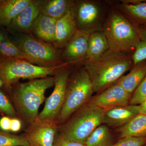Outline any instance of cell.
<instances>
[{
    "label": "cell",
    "instance_id": "10",
    "mask_svg": "<svg viewBox=\"0 0 146 146\" xmlns=\"http://www.w3.org/2000/svg\"><path fill=\"white\" fill-rule=\"evenodd\" d=\"M56 121L36 119L25 131L29 146H54L58 131Z\"/></svg>",
    "mask_w": 146,
    "mask_h": 146
},
{
    "label": "cell",
    "instance_id": "13",
    "mask_svg": "<svg viewBox=\"0 0 146 146\" xmlns=\"http://www.w3.org/2000/svg\"><path fill=\"white\" fill-rule=\"evenodd\" d=\"M42 2L40 0H32L7 28L18 33H30L33 24L41 13Z\"/></svg>",
    "mask_w": 146,
    "mask_h": 146
},
{
    "label": "cell",
    "instance_id": "33",
    "mask_svg": "<svg viewBox=\"0 0 146 146\" xmlns=\"http://www.w3.org/2000/svg\"><path fill=\"white\" fill-rule=\"evenodd\" d=\"M140 107V114L146 115V99L139 105Z\"/></svg>",
    "mask_w": 146,
    "mask_h": 146
},
{
    "label": "cell",
    "instance_id": "29",
    "mask_svg": "<svg viewBox=\"0 0 146 146\" xmlns=\"http://www.w3.org/2000/svg\"><path fill=\"white\" fill-rule=\"evenodd\" d=\"M146 145V137L127 136L121 138L112 146H143Z\"/></svg>",
    "mask_w": 146,
    "mask_h": 146
},
{
    "label": "cell",
    "instance_id": "19",
    "mask_svg": "<svg viewBox=\"0 0 146 146\" xmlns=\"http://www.w3.org/2000/svg\"><path fill=\"white\" fill-rule=\"evenodd\" d=\"M146 76V59L134 64L129 72L118 82L126 91L132 94Z\"/></svg>",
    "mask_w": 146,
    "mask_h": 146
},
{
    "label": "cell",
    "instance_id": "28",
    "mask_svg": "<svg viewBox=\"0 0 146 146\" xmlns=\"http://www.w3.org/2000/svg\"><path fill=\"white\" fill-rule=\"evenodd\" d=\"M0 112L9 117H14L16 112L12 104L4 93L0 91Z\"/></svg>",
    "mask_w": 146,
    "mask_h": 146
},
{
    "label": "cell",
    "instance_id": "36",
    "mask_svg": "<svg viewBox=\"0 0 146 146\" xmlns=\"http://www.w3.org/2000/svg\"><path fill=\"white\" fill-rule=\"evenodd\" d=\"M146 146V145H145V146Z\"/></svg>",
    "mask_w": 146,
    "mask_h": 146
},
{
    "label": "cell",
    "instance_id": "1",
    "mask_svg": "<svg viewBox=\"0 0 146 146\" xmlns=\"http://www.w3.org/2000/svg\"><path fill=\"white\" fill-rule=\"evenodd\" d=\"M83 65L89 76L94 93H100L119 80L134 65L133 54L110 50L95 60L86 59Z\"/></svg>",
    "mask_w": 146,
    "mask_h": 146
},
{
    "label": "cell",
    "instance_id": "30",
    "mask_svg": "<svg viewBox=\"0 0 146 146\" xmlns=\"http://www.w3.org/2000/svg\"><path fill=\"white\" fill-rule=\"evenodd\" d=\"M54 146H86L84 144L71 141L61 134H57Z\"/></svg>",
    "mask_w": 146,
    "mask_h": 146
},
{
    "label": "cell",
    "instance_id": "14",
    "mask_svg": "<svg viewBox=\"0 0 146 146\" xmlns=\"http://www.w3.org/2000/svg\"><path fill=\"white\" fill-rule=\"evenodd\" d=\"M113 5L137 27L146 24V0L112 1Z\"/></svg>",
    "mask_w": 146,
    "mask_h": 146
},
{
    "label": "cell",
    "instance_id": "17",
    "mask_svg": "<svg viewBox=\"0 0 146 146\" xmlns=\"http://www.w3.org/2000/svg\"><path fill=\"white\" fill-rule=\"evenodd\" d=\"M57 20L41 13L33 24L30 34L43 42L53 45L55 41Z\"/></svg>",
    "mask_w": 146,
    "mask_h": 146
},
{
    "label": "cell",
    "instance_id": "27",
    "mask_svg": "<svg viewBox=\"0 0 146 146\" xmlns=\"http://www.w3.org/2000/svg\"><path fill=\"white\" fill-rule=\"evenodd\" d=\"M146 99V76L131 95L129 104L138 105Z\"/></svg>",
    "mask_w": 146,
    "mask_h": 146
},
{
    "label": "cell",
    "instance_id": "16",
    "mask_svg": "<svg viewBox=\"0 0 146 146\" xmlns=\"http://www.w3.org/2000/svg\"><path fill=\"white\" fill-rule=\"evenodd\" d=\"M77 30L74 17L71 9L56 21V39L54 46L58 50L63 48Z\"/></svg>",
    "mask_w": 146,
    "mask_h": 146
},
{
    "label": "cell",
    "instance_id": "7",
    "mask_svg": "<svg viewBox=\"0 0 146 146\" xmlns=\"http://www.w3.org/2000/svg\"><path fill=\"white\" fill-rule=\"evenodd\" d=\"M59 66L43 67L23 59L0 56V78L4 84L9 85L21 79L31 80L54 76Z\"/></svg>",
    "mask_w": 146,
    "mask_h": 146
},
{
    "label": "cell",
    "instance_id": "22",
    "mask_svg": "<svg viewBox=\"0 0 146 146\" xmlns=\"http://www.w3.org/2000/svg\"><path fill=\"white\" fill-rule=\"evenodd\" d=\"M120 138L146 137V115L140 114L118 129Z\"/></svg>",
    "mask_w": 146,
    "mask_h": 146
},
{
    "label": "cell",
    "instance_id": "11",
    "mask_svg": "<svg viewBox=\"0 0 146 146\" xmlns=\"http://www.w3.org/2000/svg\"><path fill=\"white\" fill-rule=\"evenodd\" d=\"M90 34L77 31L71 40L60 50V55L63 63L75 65L83 64L87 59Z\"/></svg>",
    "mask_w": 146,
    "mask_h": 146
},
{
    "label": "cell",
    "instance_id": "24",
    "mask_svg": "<svg viewBox=\"0 0 146 146\" xmlns=\"http://www.w3.org/2000/svg\"><path fill=\"white\" fill-rule=\"evenodd\" d=\"M0 56L23 59L36 65L33 59L20 49L8 37L0 45Z\"/></svg>",
    "mask_w": 146,
    "mask_h": 146
},
{
    "label": "cell",
    "instance_id": "20",
    "mask_svg": "<svg viewBox=\"0 0 146 146\" xmlns=\"http://www.w3.org/2000/svg\"><path fill=\"white\" fill-rule=\"evenodd\" d=\"M110 50L109 44L103 32H95L90 34L88 41L87 59H98Z\"/></svg>",
    "mask_w": 146,
    "mask_h": 146
},
{
    "label": "cell",
    "instance_id": "2",
    "mask_svg": "<svg viewBox=\"0 0 146 146\" xmlns=\"http://www.w3.org/2000/svg\"><path fill=\"white\" fill-rule=\"evenodd\" d=\"M102 31L107 38L110 50L133 54L140 41L138 27L112 6Z\"/></svg>",
    "mask_w": 146,
    "mask_h": 146
},
{
    "label": "cell",
    "instance_id": "5",
    "mask_svg": "<svg viewBox=\"0 0 146 146\" xmlns=\"http://www.w3.org/2000/svg\"><path fill=\"white\" fill-rule=\"evenodd\" d=\"M106 111L89 102L59 125L58 130L65 138L84 144L94 130L104 123Z\"/></svg>",
    "mask_w": 146,
    "mask_h": 146
},
{
    "label": "cell",
    "instance_id": "35",
    "mask_svg": "<svg viewBox=\"0 0 146 146\" xmlns=\"http://www.w3.org/2000/svg\"><path fill=\"white\" fill-rule=\"evenodd\" d=\"M4 84V83L3 81L0 78V89L2 87Z\"/></svg>",
    "mask_w": 146,
    "mask_h": 146
},
{
    "label": "cell",
    "instance_id": "4",
    "mask_svg": "<svg viewBox=\"0 0 146 146\" xmlns=\"http://www.w3.org/2000/svg\"><path fill=\"white\" fill-rule=\"evenodd\" d=\"M54 84V76H49L31 80L16 86L13 91V101L20 115L29 124L39 115V107L44 100L47 89Z\"/></svg>",
    "mask_w": 146,
    "mask_h": 146
},
{
    "label": "cell",
    "instance_id": "21",
    "mask_svg": "<svg viewBox=\"0 0 146 146\" xmlns=\"http://www.w3.org/2000/svg\"><path fill=\"white\" fill-rule=\"evenodd\" d=\"M74 2V0L43 1L41 6V13L58 20L70 10Z\"/></svg>",
    "mask_w": 146,
    "mask_h": 146
},
{
    "label": "cell",
    "instance_id": "32",
    "mask_svg": "<svg viewBox=\"0 0 146 146\" xmlns=\"http://www.w3.org/2000/svg\"><path fill=\"white\" fill-rule=\"evenodd\" d=\"M22 123L21 120L16 118H11V122L10 131L17 132L21 130Z\"/></svg>",
    "mask_w": 146,
    "mask_h": 146
},
{
    "label": "cell",
    "instance_id": "18",
    "mask_svg": "<svg viewBox=\"0 0 146 146\" xmlns=\"http://www.w3.org/2000/svg\"><path fill=\"white\" fill-rule=\"evenodd\" d=\"M32 0L0 1V27H8Z\"/></svg>",
    "mask_w": 146,
    "mask_h": 146
},
{
    "label": "cell",
    "instance_id": "25",
    "mask_svg": "<svg viewBox=\"0 0 146 146\" xmlns=\"http://www.w3.org/2000/svg\"><path fill=\"white\" fill-rule=\"evenodd\" d=\"M140 41L133 54L134 64L146 59V24L138 27Z\"/></svg>",
    "mask_w": 146,
    "mask_h": 146
},
{
    "label": "cell",
    "instance_id": "34",
    "mask_svg": "<svg viewBox=\"0 0 146 146\" xmlns=\"http://www.w3.org/2000/svg\"><path fill=\"white\" fill-rule=\"evenodd\" d=\"M8 38L7 35L4 32L0 31V45L7 38Z\"/></svg>",
    "mask_w": 146,
    "mask_h": 146
},
{
    "label": "cell",
    "instance_id": "26",
    "mask_svg": "<svg viewBox=\"0 0 146 146\" xmlns=\"http://www.w3.org/2000/svg\"><path fill=\"white\" fill-rule=\"evenodd\" d=\"M0 146H29L25 137L0 131Z\"/></svg>",
    "mask_w": 146,
    "mask_h": 146
},
{
    "label": "cell",
    "instance_id": "12",
    "mask_svg": "<svg viewBox=\"0 0 146 146\" xmlns=\"http://www.w3.org/2000/svg\"><path fill=\"white\" fill-rule=\"evenodd\" d=\"M131 95L126 91L117 81L92 97L89 102L106 110L112 108L129 104Z\"/></svg>",
    "mask_w": 146,
    "mask_h": 146
},
{
    "label": "cell",
    "instance_id": "23",
    "mask_svg": "<svg viewBox=\"0 0 146 146\" xmlns=\"http://www.w3.org/2000/svg\"><path fill=\"white\" fill-rule=\"evenodd\" d=\"M113 138L109 127L101 125L91 133L84 143L86 146H112Z\"/></svg>",
    "mask_w": 146,
    "mask_h": 146
},
{
    "label": "cell",
    "instance_id": "6",
    "mask_svg": "<svg viewBox=\"0 0 146 146\" xmlns=\"http://www.w3.org/2000/svg\"><path fill=\"white\" fill-rule=\"evenodd\" d=\"M112 6L110 0L74 1L71 10L78 30L89 34L102 31Z\"/></svg>",
    "mask_w": 146,
    "mask_h": 146
},
{
    "label": "cell",
    "instance_id": "9",
    "mask_svg": "<svg viewBox=\"0 0 146 146\" xmlns=\"http://www.w3.org/2000/svg\"><path fill=\"white\" fill-rule=\"evenodd\" d=\"M76 66L64 63L56 69L54 75V89L47 99L44 107L37 119L56 121L65 101L68 79Z\"/></svg>",
    "mask_w": 146,
    "mask_h": 146
},
{
    "label": "cell",
    "instance_id": "8",
    "mask_svg": "<svg viewBox=\"0 0 146 146\" xmlns=\"http://www.w3.org/2000/svg\"><path fill=\"white\" fill-rule=\"evenodd\" d=\"M13 42L33 59L36 65L54 67L65 63L61 58L60 50L37 39L30 33H19Z\"/></svg>",
    "mask_w": 146,
    "mask_h": 146
},
{
    "label": "cell",
    "instance_id": "3",
    "mask_svg": "<svg viewBox=\"0 0 146 146\" xmlns=\"http://www.w3.org/2000/svg\"><path fill=\"white\" fill-rule=\"evenodd\" d=\"M83 64L77 65L69 76L65 101L56 119L58 126L88 103L93 97V84Z\"/></svg>",
    "mask_w": 146,
    "mask_h": 146
},
{
    "label": "cell",
    "instance_id": "15",
    "mask_svg": "<svg viewBox=\"0 0 146 146\" xmlns=\"http://www.w3.org/2000/svg\"><path fill=\"white\" fill-rule=\"evenodd\" d=\"M140 114L139 105L128 104L107 110L104 116V123L109 127H119Z\"/></svg>",
    "mask_w": 146,
    "mask_h": 146
},
{
    "label": "cell",
    "instance_id": "31",
    "mask_svg": "<svg viewBox=\"0 0 146 146\" xmlns=\"http://www.w3.org/2000/svg\"><path fill=\"white\" fill-rule=\"evenodd\" d=\"M11 119L7 116L3 117L0 119V129L3 131H10L11 122Z\"/></svg>",
    "mask_w": 146,
    "mask_h": 146
}]
</instances>
